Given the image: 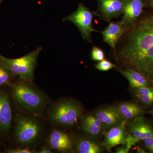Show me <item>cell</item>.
I'll return each mask as SVG.
<instances>
[{"label": "cell", "mask_w": 153, "mask_h": 153, "mask_svg": "<svg viewBox=\"0 0 153 153\" xmlns=\"http://www.w3.org/2000/svg\"><path fill=\"white\" fill-rule=\"evenodd\" d=\"M123 35L114 53L120 67L138 71L153 84V11L142 14Z\"/></svg>", "instance_id": "1"}, {"label": "cell", "mask_w": 153, "mask_h": 153, "mask_svg": "<svg viewBox=\"0 0 153 153\" xmlns=\"http://www.w3.org/2000/svg\"><path fill=\"white\" fill-rule=\"evenodd\" d=\"M42 49V47H38L27 55L16 59L7 58L0 54V60L14 75L31 81L34 78L37 60Z\"/></svg>", "instance_id": "2"}, {"label": "cell", "mask_w": 153, "mask_h": 153, "mask_svg": "<svg viewBox=\"0 0 153 153\" xmlns=\"http://www.w3.org/2000/svg\"><path fill=\"white\" fill-rule=\"evenodd\" d=\"M82 114V107L79 104L71 100H66L54 106L51 112V118L58 125L72 127L81 120Z\"/></svg>", "instance_id": "3"}, {"label": "cell", "mask_w": 153, "mask_h": 153, "mask_svg": "<svg viewBox=\"0 0 153 153\" xmlns=\"http://www.w3.org/2000/svg\"><path fill=\"white\" fill-rule=\"evenodd\" d=\"M13 91L17 102L26 110L38 111L44 107L46 103V99L42 94L24 83L14 85Z\"/></svg>", "instance_id": "4"}, {"label": "cell", "mask_w": 153, "mask_h": 153, "mask_svg": "<svg viewBox=\"0 0 153 153\" xmlns=\"http://www.w3.org/2000/svg\"><path fill=\"white\" fill-rule=\"evenodd\" d=\"M98 16L97 12H91L83 4H80L76 11L63 18V22H72L80 31L82 38L88 42L92 43L91 34L96 31L92 27V20L94 16Z\"/></svg>", "instance_id": "5"}, {"label": "cell", "mask_w": 153, "mask_h": 153, "mask_svg": "<svg viewBox=\"0 0 153 153\" xmlns=\"http://www.w3.org/2000/svg\"><path fill=\"white\" fill-rule=\"evenodd\" d=\"M41 127L36 120L27 117L19 118L16 126V139L23 145L36 142L41 135Z\"/></svg>", "instance_id": "6"}, {"label": "cell", "mask_w": 153, "mask_h": 153, "mask_svg": "<svg viewBox=\"0 0 153 153\" xmlns=\"http://www.w3.org/2000/svg\"><path fill=\"white\" fill-rule=\"evenodd\" d=\"M91 115L102 123L107 131L127 120L121 114L116 105L99 108Z\"/></svg>", "instance_id": "7"}, {"label": "cell", "mask_w": 153, "mask_h": 153, "mask_svg": "<svg viewBox=\"0 0 153 153\" xmlns=\"http://www.w3.org/2000/svg\"><path fill=\"white\" fill-rule=\"evenodd\" d=\"M126 126L129 133L140 141L153 137V122L143 116L127 120Z\"/></svg>", "instance_id": "8"}, {"label": "cell", "mask_w": 153, "mask_h": 153, "mask_svg": "<svg viewBox=\"0 0 153 153\" xmlns=\"http://www.w3.org/2000/svg\"><path fill=\"white\" fill-rule=\"evenodd\" d=\"M146 4L145 0H124L123 16L120 23L126 28L131 26L141 16Z\"/></svg>", "instance_id": "9"}, {"label": "cell", "mask_w": 153, "mask_h": 153, "mask_svg": "<svg viewBox=\"0 0 153 153\" xmlns=\"http://www.w3.org/2000/svg\"><path fill=\"white\" fill-rule=\"evenodd\" d=\"M126 121H125L120 125L110 128L105 133L102 144L108 152H111V149L117 145L125 146L126 139L128 134L126 126Z\"/></svg>", "instance_id": "10"}, {"label": "cell", "mask_w": 153, "mask_h": 153, "mask_svg": "<svg viewBox=\"0 0 153 153\" xmlns=\"http://www.w3.org/2000/svg\"><path fill=\"white\" fill-rule=\"evenodd\" d=\"M124 2V0H100L98 16L108 22L119 17L123 13Z\"/></svg>", "instance_id": "11"}, {"label": "cell", "mask_w": 153, "mask_h": 153, "mask_svg": "<svg viewBox=\"0 0 153 153\" xmlns=\"http://www.w3.org/2000/svg\"><path fill=\"white\" fill-rule=\"evenodd\" d=\"M50 147L52 149L63 153H68L72 151L74 142L68 134L55 130L50 134L48 140Z\"/></svg>", "instance_id": "12"}, {"label": "cell", "mask_w": 153, "mask_h": 153, "mask_svg": "<svg viewBox=\"0 0 153 153\" xmlns=\"http://www.w3.org/2000/svg\"><path fill=\"white\" fill-rule=\"evenodd\" d=\"M82 131L92 137H100L107 131L104 125L92 115L86 116L81 119Z\"/></svg>", "instance_id": "13"}, {"label": "cell", "mask_w": 153, "mask_h": 153, "mask_svg": "<svg viewBox=\"0 0 153 153\" xmlns=\"http://www.w3.org/2000/svg\"><path fill=\"white\" fill-rule=\"evenodd\" d=\"M126 29L120 22H110L105 30L102 32L103 41L112 48L114 53L117 44L125 32Z\"/></svg>", "instance_id": "14"}, {"label": "cell", "mask_w": 153, "mask_h": 153, "mask_svg": "<svg viewBox=\"0 0 153 153\" xmlns=\"http://www.w3.org/2000/svg\"><path fill=\"white\" fill-rule=\"evenodd\" d=\"M117 71L123 75L128 80L131 88H137L151 86L153 87V84L150 80L138 71L132 69H124L119 66L115 67Z\"/></svg>", "instance_id": "15"}, {"label": "cell", "mask_w": 153, "mask_h": 153, "mask_svg": "<svg viewBox=\"0 0 153 153\" xmlns=\"http://www.w3.org/2000/svg\"><path fill=\"white\" fill-rule=\"evenodd\" d=\"M12 110L7 94L0 93V131L9 130L12 123Z\"/></svg>", "instance_id": "16"}, {"label": "cell", "mask_w": 153, "mask_h": 153, "mask_svg": "<svg viewBox=\"0 0 153 153\" xmlns=\"http://www.w3.org/2000/svg\"><path fill=\"white\" fill-rule=\"evenodd\" d=\"M116 106L121 114L127 120H131L146 114L145 108L134 102H124Z\"/></svg>", "instance_id": "17"}, {"label": "cell", "mask_w": 153, "mask_h": 153, "mask_svg": "<svg viewBox=\"0 0 153 153\" xmlns=\"http://www.w3.org/2000/svg\"><path fill=\"white\" fill-rule=\"evenodd\" d=\"M105 150L102 144L92 137L80 139L76 144V153H102Z\"/></svg>", "instance_id": "18"}, {"label": "cell", "mask_w": 153, "mask_h": 153, "mask_svg": "<svg viewBox=\"0 0 153 153\" xmlns=\"http://www.w3.org/2000/svg\"><path fill=\"white\" fill-rule=\"evenodd\" d=\"M131 88L134 97L145 109H149L153 106V87H145Z\"/></svg>", "instance_id": "19"}, {"label": "cell", "mask_w": 153, "mask_h": 153, "mask_svg": "<svg viewBox=\"0 0 153 153\" xmlns=\"http://www.w3.org/2000/svg\"><path fill=\"white\" fill-rule=\"evenodd\" d=\"M14 75L0 60V86L5 85L10 81Z\"/></svg>", "instance_id": "20"}, {"label": "cell", "mask_w": 153, "mask_h": 153, "mask_svg": "<svg viewBox=\"0 0 153 153\" xmlns=\"http://www.w3.org/2000/svg\"><path fill=\"white\" fill-rule=\"evenodd\" d=\"M116 65L113 64L110 61L106 60L100 61L95 66V68L100 71H106L115 68Z\"/></svg>", "instance_id": "21"}, {"label": "cell", "mask_w": 153, "mask_h": 153, "mask_svg": "<svg viewBox=\"0 0 153 153\" xmlns=\"http://www.w3.org/2000/svg\"><path fill=\"white\" fill-rule=\"evenodd\" d=\"M91 58L95 61H100L104 60V52L100 48L94 47L91 51Z\"/></svg>", "instance_id": "22"}, {"label": "cell", "mask_w": 153, "mask_h": 153, "mask_svg": "<svg viewBox=\"0 0 153 153\" xmlns=\"http://www.w3.org/2000/svg\"><path fill=\"white\" fill-rule=\"evenodd\" d=\"M140 141L136 138L134 137L131 134L128 132V134L126 139L125 146L127 151H129L133 146H136L137 143H139Z\"/></svg>", "instance_id": "23"}, {"label": "cell", "mask_w": 153, "mask_h": 153, "mask_svg": "<svg viewBox=\"0 0 153 153\" xmlns=\"http://www.w3.org/2000/svg\"><path fill=\"white\" fill-rule=\"evenodd\" d=\"M140 141L145 149L149 153H153V137L147 138Z\"/></svg>", "instance_id": "24"}, {"label": "cell", "mask_w": 153, "mask_h": 153, "mask_svg": "<svg viewBox=\"0 0 153 153\" xmlns=\"http://www.w3.org/2000/svg\"><path fill=\"white\" fill-rule=\"evenodd\" d=\"M7 152L9 153H32L35 152L34 151L29 149H18L10 150Z\"/></svg>", "instance_id": "25"}, {"label": "cell", "mask_w": 153, "mask_h": 153, "mask_svg": "<svg viewBox=\"0 0 153 153\" xmlns=\"http://www.w3.org/2000/svg\"><path fill=\"white\" fill-rule=\"evenodd\" d=\"M116 153H128L129 152L127 150L125 146H123L118 147L115 149Z\"/></svg>", "instance_id": "26"}, {"label": "cell", "mask_w": 153, "mask_h": 153, "mask_svg": "<svg viewBox=\"0 0 153 153\" xmlns=\"http://www.w3.org/2000/svg\"><path fill=\"white\" fill-rule=\"evenodd\" d=\"M37 153H52V152L51 150L47 148H42L41 150L36 152Z\"/></svg>", "instance_id": "27"}, {"label": "cell", "mask_w": 153, "mask_h": 153, "mask_svg": "<svg viewBox=\"0 0 153 153\" xmlns=\"http://www.w3.org/2000/svg\"><path fill=\"white\" fill-rule=\"evenodd\" d=\"M137 153H147L148 152L145 151L144 149H142L139 146L137 147Z\"/></svg>", "instance_id": "28"}, {"label": "cell", "mask_w": 153, "mask_h": 153, "mask_svg": "<svg viewBox=\"0 0 153 153\" xmlns=\"http://www.w3.org/2000/svg\"><path fill=\"white\" fill-rule=\"evenodd\" d=\"M147 4L149 7L153 8V0H147Z\"/></svg>", "instance_id": "29"}, {"label": "cell", "mask_w": 153, "mask_h": 153, "mask_svg": "<svg viewBox=\"0 0 153 153\" xmlns=\"http://www.w3.org/2000/svg\"><path fill=\"white\" fill-rule=\"evenodd\" d=\"M152 107H153L152 108V109L150 110L149 111H146V114H151L153 117V106Z\"/></svg>", "instance_id": "30"}, {"label": "cell", "mask_w": 153, "mask_h": 153, "mask_svg": "<svg viewBox=\"0 0 153 153\" xmlns=\"http://www.w3.org/2000/svg\"><path fill=\"white\" fill-rule=\"evenodd\" d=\"M2 2V0H0V5H1Z\"/></svg>", "instance_id": "31"}]
</instances>
